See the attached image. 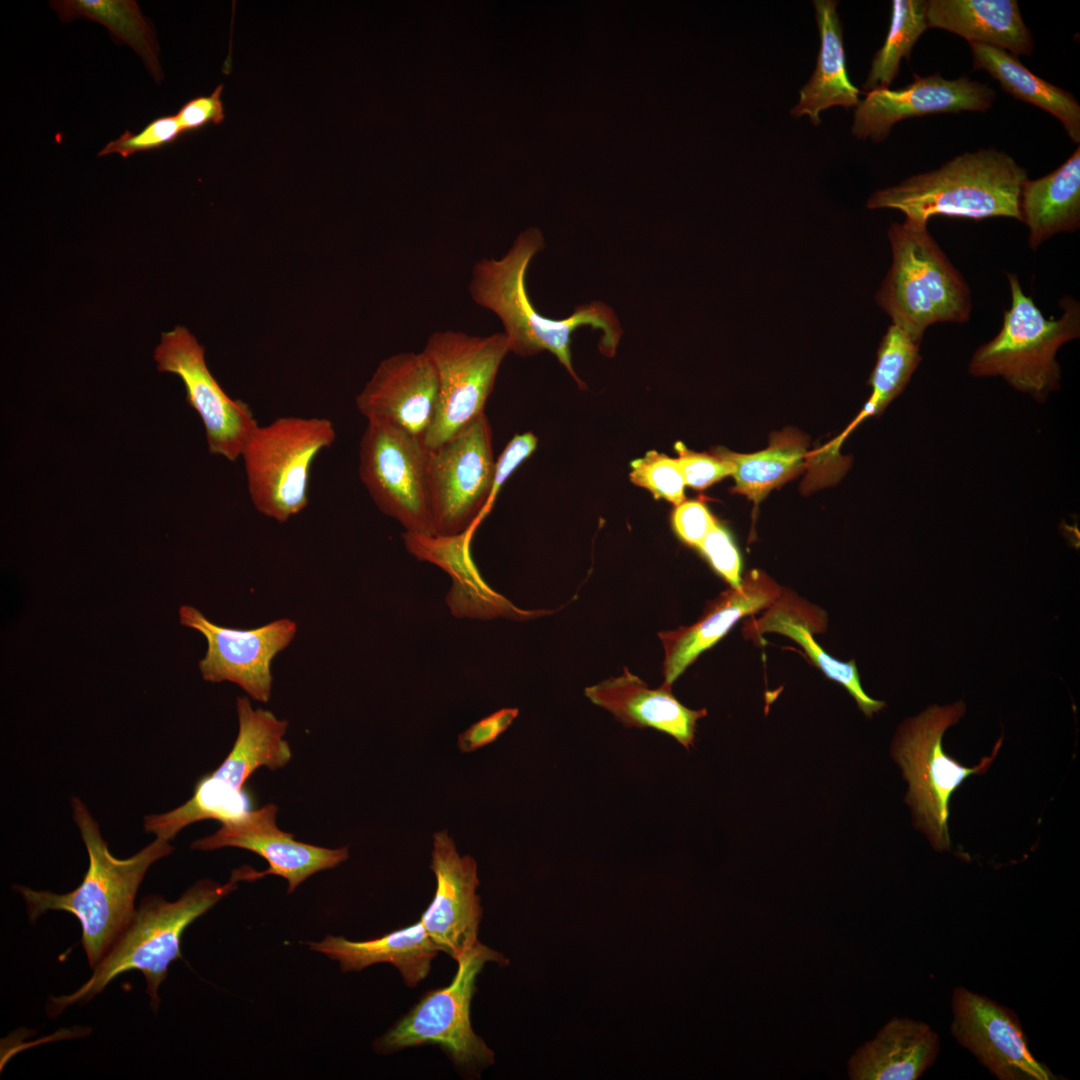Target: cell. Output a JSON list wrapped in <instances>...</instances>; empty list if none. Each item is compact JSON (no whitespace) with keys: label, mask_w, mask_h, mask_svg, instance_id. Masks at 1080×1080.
<instances>
[{"label":"cell","mask_w":1080,"mask_h":1080,"mask_svg":"<svg viewBox=\"0 0 1080 1080\" xmlns=\"http://www.w3.org/2000/svg\"><path fill=\"white\" fill-rule=\"evenodd\" d=\"M929 28L954 33L969 44L1005 50L1015 56L1030 55L1034 40L1015 0H929Z\"/></svg>","instance_id":"d4e9b609"},{"label":"cell","mask_w":1080,"mask_h":1080,"mask_svg":"<svg viewBox=\"0 0 1080 1080\" xmlns=\"http://www.w3.org/2000/svg\"><path fill=\"white\" fill-rule=\"evenodd\" d=\"M698 548L732 588L742 586L740 554L726 529L716 523Z\"/></svg>","instance_id":"74e56055"},{"label":"cell","mask_w":1080,"mask_h":1080,"mask_svg":"<svg viewBox=\"0 0 1080 1080\" xmlns=\"http://www.w3.org/2000/svg\"><path fill=\"white\" fill-rule=\"evenodd\" d=\"M437 400V371L422 351L382 360L355 401L366 420H386L424 440L436 414Z\"/></svg>","instance_id":"ffe728a7"},{"label":"cell","mask_w":1080,"mask_h":1080,"mask_svg":"<svg viewBox=\"0 0 1080 1080\" xmlns=\"http://www.w3.org/2000/svg\"><path fill=\"white\" fill-rule=\"evenodd\" d=\"M183 130L175 115L161 116L148 123L140 132L125 131L119 138L108 142L98 156L119 154L126 158L134 153L159 149L174 142Z\"/></svg>","instance_id":"d590c367"},{"label":"cell","mask_w":1080,"mask_h":1080,"mask_svg":"<svg viewBox=\"0 0 1080 1080\" xmlns=\"http://www.w3.org/2000/svg\"><path fill=\"white\" fill-rule=\"evenodd\" d=\"M929 28L926 0H894L884 44L875 53L863 89L870 92L889 88L897 77L903 58L909 59L912 48Z\"/></svg>","instance_id":"836d02e7"},{"label":"cell","mask_w":1080,"mask_h":1080,"mask_svg":"<svg viewBox=\"0 0 1080 1080\" xmlns=\"http://www.w3.org/2000/svg\"><path fill=\"white\" fill-rule=\"evenodd\" d=\"M973 68L988 72L1014 98L1047 111L1080 142V105L1074 96L1032 73L1017 56L991 46L971 43Z\"/></svg>","instance_id":"f1b7e54d"},{"label":"cell","mask_w":1080,"mask_h":1080,"mask_svg":"<svg viewBox=\"0 0 1080 1080\" xmlns=\"http://www.w3.org/2000/svg\"><path fill=\"white\" fill-rule=\"evenodd\" d=\"M223 85H218L206 96H198L180 107L175 114L184 133L198 130L208 124H220L225 118L221 99Z\"/></svg>","instance_id":"b9f144b4"},{"label":"cell","mask_w":1080,"mask_h":1080,"mask_svg":"<svg viewBox=\"0 0 1080 1080\" xmlns=\"http://www.w3.org/2000/svg\"><path fill=\"white\" fill-rule=\"evenodd\" d=\"M519 714L517 708H502L480 719L459 734L458 748L464 753L473 752L494 742Z\"/></svg>","instance_id":"60d3db41"},{"label":"cell","mask_w":1080,"mask_h":1080,"mask_svg":"<svg viewBox=\"0 0 1080 1080\" xmlns=\"http://www.w3.org/2000/svg\"><path fill=\"white\" fill-rule=\"evenodd\" d=\"M71 807L89 857L82 883L65 894L20 885L14 889L23 897L31 922L50 910L76 916L82 926L83 948L93 968L131 922L136 893L150 866L170 855L174 848L169 841L156 838L135 855L116 858L86 805L72 797Z\"/></svg>","instance_id":"7a4b0ae2"},{"label":"cell","mask_w":1080,"mask_h":1080,"mask_svg":"<svg viewBox=\"0 0 1080 1080\" xmlns=\"http://www.w3.org/2000/svg\"><path fill=\"white\" fill-rule=\"evenodd\" d=\"M494 465L492 429L485 413L428 449L426 481L432 535L454 536L479 526L487 516Z\"/></svg>","instance_id":"8fae6325"},{"label":"cell","mask_w":1080,"mask_h":1080,"mask_svg":"<svg viewBox=\"0 0 1080 1080\" xmlns=\"http://www.w3.org/2000/svg\"><path fill=\"white\" fill-rule=\"evenodd\" d=\"M806 447L801 435L784 431L772 437L769 447L756 453L740 454L720 447L713 454L734 465L733 491L759 503L771 490L802 471Z\"/></svg>","instance_id":"f546056e"},{"label":"cell","mask_w":1080,"mask_h":1080,"mask_svg":"<svg viewBox=\"0 0 1080 1080\" xmlns=\"http://www.w3.org/2000/svg\"><path fill=\"white\" fill-rule=\"evenodd\" d=\"M1027 171L994 148L966 152L940 168L875 191L868 209H896L905 219L927 224L935 215L976 221L1008 217L1021 221L1019 201Z\"/></svg>","instance_id":"3957f363"},{"label":"cell","mask_w":1080,"mask_h":1080,"mask_svg":"<svg viewBox=\"0 0 1080 1080\" xmlns=\"http://www.w3.org/2000/svg\"><path fill=\"white\" fill-rule=\"evenodd\" d=\"M238 887L232 875L225 884L203 879L193 884L176 901L159 895L145 897L134 916L105 956L93 967L92 976L70 995L52 997L48 1013L56 1016L74 1004L91 1000L117 976L138 970L147 982L153 1010L159 1004L158 988L168 966L181 958V937L185 928Z\"/></svg>","instance_id":"277c9868"},{"label":"cell","mask_w":1080,"mask_h":1080,"mask_svg":"<svg viewBox=\"0 0 1080 1080\" xmlns=\"http://www.w3.org/2000/svg\"><path fill=\"white\" fill-rule=\"evenodd\" d=\"M545 246L537 228L519 234L501 259H481L472 269L469 293L475 303L498 316L510 350L522 357L542 351L552 353L568 373L584 388L572 366L573 333L589 326L600 331L599 349L613 357L623 330L614 310L604 302L577 306L567 318L555 320L541 315L529 299L525 279L532 258Z\"/></svg>","instance_id":"6da1fadb"},{"label":"cell","mask_w":1080,"mask_h":1080,"mask_svg":"<svg viewBox=\"0 0 1080 1080\" xmlns=\"http://www.w3.org/2000/svg\"><path fill=\"white\" fill-rule=\"evenodd\" d=\"M308 945L310 949L337 960L343 972L389 963L399 970L410 988L427 977L432 960L439 952L420 920L371 940L351 941L342 936L329 935L320 942H309Z\"/></svg>","instance_id":"484cf974"},{"label":"cell","mask_w":1080,"mask_h":1080,"mask_svg":"<svg viewBox=\"0 0 1080 1080\" xmlns=\"http://www.w3.org/2000/svg\"><path fill=\"white\" fill-rule=\"evenodd\" d=\"M631 481L649 490L654 498L679 505L685 501V481L678 460L657 451L631 462Z\"/></svg>","instance_id":"e575fe53"},{"label":"cell","mask_w":1080,"mask_h":1080,"mask_svg":"<svg viewBox=\"0 0 1080 1080\" xmlns=\"http://www.w3.org/2000/svg\"><path fill=\"white\" fill-rule=\"evenodd\" d=\"M427 457L422 439L386 420H367L359 444L360 479L382 513L421 535H432Z\"/></svg>","instance_id":"4fadbf2b"},{"label":"cell","mask_w":1080,"mask_h":1080,"mask_svg":"<svg viewBox=\"0 0 1080 1080\" xmlns=\"http://www.w3.org/2000/svg\"><path fill=\"white\" fill-rule=\"evenodd\" d=\"M538 439L532 432L516 434L505 446L495 460L493 485L490 498L485 509L488 514L496 500V497L514 471L528 458L537 448Z\"/></svg>","instance_id":"f35d334b"},{"label":"cell","mask_w":1080,"mask_h":1080,"mask_svg":"<svg viewBox=\"0 0 1080 1080\" xmlns=\"http://www.w3.org/2000/svg\"><path fill=\"white\" fill-rule=\"evenodd\" d=\"M891 266L875 300L894 324L918 341L936 323H965L972 311L968 284L927 229L893 222Z\"/></svg>","instance_id":"5b68a950"},{"label":"cell","mask_w":1080,"mask_h":1080,"mask_svg":"<svg viewBox=\"0 0 1080 1080\" xmlns=\"http://www.w3.org/2000/svg\"><path fill=\"white\" fill-rule=\"evenodd\" d=\"M1019 211L1028 228L1029 246L1036 250L1061 232L1080 227V147L1057 169L1021 188Z\"/></svg>","instance_id":"83f0119b"},{"label":"cell","mask_w":1080,"mask_h":1080,"mask_svg":"<svg viewBox=\"0 0 1080 1080\" xmlns=\"http://www.w3.org/2000/svg\"><path fill=\"white\" fill-rule=\"evenodd\" d=\"M510 343L504 332L471 336L439 331L430 335L423 352L438 376L436 414L423 442L433 449L485 413L486 402Z\"/></svg>","instance_id":"7c38bea8"},{"label":"cell","mask_w":1080,"mask_h":1080,"mask_svg":"<svg viewBox=\"0 0 1080 1080\" xmlns=\"http://www.w3.org/2000/svg\"><path fill=\"white\" fill-rule=\"evenodd\" d=\"M779 587L763 573L753 570L740 588H730L715 599L691 626L660 632L664 648L663 684L672 686L684 670L705 650L718 642L743 616L778 602Z\"/></svg>","instance_id":"7402d4cb"},{"label":"cell","mask_w":1080,"mask_h":1080,"mask_svg":"<svg viewBox=\"0 0 1080 1080\" xmlns=\"http://www.w3.org/2000/svg\"><path fill=\"white\" fill-rule=\"evenodd\" d=\"M157 370L177 375L183 382L188 404L199 414L208 450L229 461L241 457L245 443L258 427L250 407L230 398L210 373L205 349L185 327L162 333L154 351Z\"/></svg>","instance_id":"5bb4252c"},{"label":"cell","mask_w":1080,"mask_h":1080,"mask_svg":"<svg viewBox=\"0 0 1080 1080\" xmlns=\"http://www.w3.org/2000/svg\"><path fill=\"white\" fill-rule=\"evenodd\" d=\"M950 1031L962 1047L1000 1080H1054L1031 1053L1017 1015L985 995L955 987Z\"/></svg>","instance_id":"e0dca14e"},{"label":"cell","mask_w":1080,"mask_h":1080,"mask_svg":"<svg viewBox=\"0 0 1080 1080\" xmlns=\"http://www.w3.org/2000/svg\"><path fill=\"white\" fill-rule=\"evenodd\" d=\"M1007 279L1010 308L1003 312L998 334L973 353L968 370L975 377L1000 376L1014 389L1045 401L1060 387L1057 351L1080 336V305L1064 296L1061 317L1047 319L1024 293L1018 276L1007 273Z\"/></svg>","instance_id":"52a82bcc"},{"label":"cell","mask_w":1080,"mask_h":1080,"mask_svg":"<svg viewBox=\"0 0 1080 1080\" xmlns=\"http://www.w3.org/2000/svg\"><path fill=\"white\" fill-rule=\"evenodd\" d=\"M709 509L700 501H683L676 506L672 524L677 535L685 543L698 547L716 524Z\"/></svg>","instance_id":"ab89813d"},{"label":"cell","mask_w":1080,"mask_h":1080,"mask_svg":"<svg viewBox=\"0 0 1080 1080\" xmlns=\"http://www.w3.org/2000/svg\"><path fill=\"white\" fill-rule=\"evenodd\" d=\"M50 5L63 22L84 18L106 26L140 55L155 81L162 78L155 34L134 0H58Z\"/></svg>","instance_id":"4dcf8cb0"},{"label":"cell","mask_w":1080,"mask_h":1080,"mask_svg":"<svg viewBox=\"0 0 1080 1080\" xmlns=\"http://www.w3.org/2000/svg\"><path fill=\"white\" fill-rule=\"evenodd\" d=\"M995 91L967 76L949 80L940 73L920 77L901 89L877 88L855 107L851 133L860 140L884 141L893 126L904 120L936 113L985 112Z\"/></svg>","instance_id":"ac0fdd59"},{"label":"cell","mask_w":1080,"mask_h":1080,"mask_svg":"<svg viewBox=\"0 0 1080 1080\" xmlns=\"http://www.w3.org/2000/svg\"><path fill=\"white\" fill-rule=\"evenodd\" d=\"M813 4L820 49L815 70L800 89L799 101L791 109V115L796 118L806 115L814 126H818L820 113L826 109L834 106L855 108L860 102V90L850 81L847 72L843 29L836 11L838 2L815 0Z\"/></svg>","instance_id":"4316f807"},{"label":"cell","mask_w":1080,"mask_h":1080,"mask_svg":"<svg viewBox=\"0 0 1080 1080\" xmlns=\"http://www.w3.org/2000/svg\"><path fill=\"white\" fill-rule=\"evenodd\" d=\"M920 344L921 341L890 324L880 342L868 381L872 388L871 395L853 425L869 416L878 415L902 393L922 359Z\"/></svg>","instance_id":"d6a6232c"},{"label":"cell","mask_w":1080,"mask_h":1080,"mask_svg":"<svg viewBox=\"0 0 1080 1080\" xmlns=\"http://www.w3.org/2000/svg\"><path fill=\"white\" fill-rule=\"evenodd\" d=\"M239 730L232 749L223 762L195 784L192 797L179 807L144 818V829L156 838L172 840L192 823L214 819L221 824L236 820L253 809L247 780L261 767L274 771L291 759L284 739L288 722L271 711L254 709L248 697L236 703Z\"/></svg>","instance_id":"8992f818"},{"label":"cell","mask_w":1080,"mask_h":1080,"mask_svg":"<svg viewBox=\"0 0 1080 1080\" xmlns=\"http://www.w3.org/2000/svg\"><path fill=\"white\" fill-rule=\"evenodd\" d=\"M335 439L334 425L327 418L284 416L258 425L241 453L257 511L286 522L305 509L313 462Z\"/></svg>","instance_id":"ba28073f"},{"label":"cell","mask_w":1080,"mask_h":1080,"mask_svg":"<svg viewBox=\"0 0 1080 1080\" xmlns=\"http://www.w3.org/2000/svg\"><path fill=\"white\" fill-rule=\"evenodd\" d=\"M585 696L628 728L651 727L666 733L688 749L693 745L697 720L706 710H691L672 694L671 686L650 688L625 667L618 677L587 687Z\"/></svg>","instance_id":"603a6c76"},{"label":"cell","mask_w":1080,"mask_h":1080,"mask_svg":"<svg viewBox=\"0 0 1080 1080\" xmlns=\"http://www.w3.org/2000/svg\"><path fill=\"white\" fill-rule=\"evenodd\" d=\"M179 617L182 625L197 630L207 641V651L199 661L204 680L229 681L254 700L269 701L271 663L294 639L295 621L281 618L254 629L228 628L211 622L189 605L180 607Z\"/></svg>","instance_id":"9a60e30c"},{"label":"cell","mask_w":1080,"mask_h":1080,"mask_svg":"<svg viewBox=\"0 0 1080 1080\" xmlns=\"http://www.w3.org/2000/svg\"><path fill=\"white\" fill-rule=\"evenodd\" d=\"M478 525L454 536L402 534L407 551L419 561L443 569L452 579L446 604L455 618L527 621L550 615L551 610H526L495 591L481 576L471 555V541Z\"/></svg>","instance_id":"44dd1931"},{"label":"cell","mask_w":1080,"mask_h":1080,"mask_svg":"<svg viewBox=\"0 0 1080 1080\" xmlns=\"http://www.w3.org/2000/svg\"><path fill=\"white\" fill-rule=\"evenodd\" d=\"M938 1034L926 1023L892 1018L851 1056L852 1080H915L937 1059Z\"/></svg>","instance_id":"cb8c5ba5"},{"label":"cell","mask_w":1080,"mask_h":1080,"mask_svg":"<svg viewBox=\"0 0 1080 1080\" xmlns=\"http://www.w3.org/2000/svg\"><path fill=\"white\" fill-rule=\"evenodd\" d=\"M488 962L505 965L497 951L478 942L457 961V972L445 987L429 990L376 1042L381 1053L422 1045L440 1047L457 1068L473 1071L494 1063L495 1054L471 1025L476 978Z\"/></svg>","instance_id":"30bf717a"},{"label":"cell","mask_w":1080,"mask_h":1080,"mask_svg":"<svg viewBox=\"0 0 1080 1080\" xmlns=\"http://www.w3.org/2000/svg\"><path fill=\"white\" fill-rule=\"evenodd\" d=\"M756 631L778 632L800 644L813 663L831 680L844 686L855 699L859 709L868 717L878 712L885 703L869 697L862 689L855 662H841L829 656L814 640L808 622L797 611L783 605L772 608L755 622Z\"/></svg>","instance_id":"1f68e13d"},{"label":"cell","mask_w":1080,"mask_h":1080,"mask_svg":"<svg viewBox=\"0 0 1080 1080\" xmlns=\"http://www.w3.org/2000/svg\"><path fill=\"white\" fill-rule=\"evenodd\" d=\"M964 710L962 701L929 707L901 727L893 746V756L909 784L906 802L912 808L915 826L925 832L938 851L950 848L947 821L951 796L968 776L988 769L1002 742L999 739L992 755L974 768L949 757L943 750L942 737Z\"/></svg>","instance_id":"9c48e42d"},{"label":"cell","mask_w":1080,"mask_h":1080,"mask_svg":"<svg viewBox=\"0 0 1080 1080\" xmlns=\"http://www.w3.org/2000/svg\"><path fill=\"white\" fill-rule=\"evenodd\" d=\"M277 813L278 807L274 803L252 809L236 820L222 823L215 833L195 840L191 849L210 851L236 847L254 852L268 862V869L257 871L250 866H241L231 875L238 882H253L267 875L280 876L288 882V893L313 874L347 860V847L329 849L295 840L294 834L277 826Z\"/></svg>","instance_id":"2e32d148"},{"label":"cell","mask_w":1080,"mask_h":1080,"mask_svg":"<svg viewBox=\"0 0 1080 1080\" xmlns=\"http://www.w3.org/2000/svg\"><path fill=\"white\" fill-rule=\"evenodd\" d=\"M431 869L436 890L419 920L439 951L457 962L480 942L477 864L470 856H460L447 831H441L433 836Z\"/></svg>","instance_id":"d6986e66"},{"label":"cell","mask_w":1080,"mask_h":1080,"mask_svg":"<svg viewBox=\"0 0 1080 1080\" xmlns=\"http://www.w3.org/2000/svg\"><path fill=\"white\" fill-rule=\"evenodd\" d=\"M675 450L685 484L693 489H706L734 472L731 462L714 454L693 452L681 442L676 443Z\"/></svg>","instance_id":"8d00e7d4"}]
</instances>
